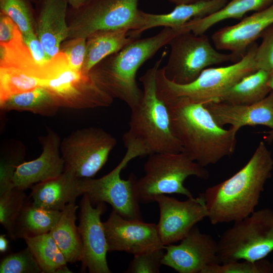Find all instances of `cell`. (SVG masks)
<instances>
[{
  "label": "cell",
  "instance_id": "6da1fadb",
  "mask_svg": "<svg viewBox=\"0 0 273 273\" xmlns=\"http://www.w3.org/2000/svg\"><path fill=\"white\" fill-rule=\"evenodd\" d=\"M272 170L271 152L261 141L244 167L202 193L211 223L235 222L252 213Z\"/></svg>",
  "mask_w": 273,
  "mask_h": 273
},
{
  "label": "cell",
  "instance_id": "7a4b0ae2",
  "mask_svg": "<svg viewBox=\"0 0 273 273\" xmlns=\"http://www.w3.org/2000/svg\"><path fill=\"white\" fill-rule=\"evenodd\" d=\"M164 102L183 152L191 159L205 167L234 153L237 132L218 125L203 104L184 97Z\"/></svg>",
  "mask_w": 273,
  "mask_h": 273
},
{
  "label": "cell",
  "instance_id": "3957f363",
  "mask_svg": "<svg viewBox=\"0 0 273 273\" xmlns=\"http://www.w3.org/2000/svg\"><path fill=\"white\" fill-rule=\"evenodd\" d=\"M181 32L179 28L164 27L153 36L138 38L103 60L90 74L103 90L113 99L125 102L131 109L139 103L143 94L136 81L138 69Z\"/></svg>",
  "mask_w": 273,
  "mask_h": 273
},
{
  "label": "cell",
  "instance_id": "277c9868",
  "mask_svg": "<svg viewBox=\"0 0 273 273\" xmlns=\"http://www.w3.org/2000/svg\"><path fill=\"white\" fill-rule=\"evenodd\" d=\"M166 55V52H163L154 66L140 78L143 87V97L130 109L129 129L122 136L123 143L138 145L145 155L183 152L182 145L172 129L167 106L156 92V73Z\"/></svg>",
  "mask_w": 273,
  "mask_h": 273
},
{
  "label": "cell",
  "instance_id": "5b68a950",
  "mask_svg": "<svg viewBox=\"0 0 273 273\" xmlns=\"http://www.w3.org/2000/svg\"><path fill=\"white\" fill-rule=\"evenodd\" d=\"M257 46L255 42L253 43L241 59L231 65L204 69L194 81L188 84H178L169 80L162 68H159L156 76L158 97L163 102L184 97L204 105L219 102L233 86L257 70L254 61Z\"/></svg>",
  "mask_w": 273,
  "mask_h": 273
},
{
  "label": "cell",
  "instance_id": "8992f818",
  "mask_svg": "<svg viewBox=\"0 0 273 273\" xmlns=\"http://www.w3.org/2000/svg\"><path fill=\"white\" fill-rule=\"evenodd\" d=\"M145 175L135 181L137 197L142 203L154 201L160 195L177 194L194 197L184 186L190 176L207 179V170L185 153H157L149 155L144 166Z\"/></svg>",
  "mask_w": 273,
  "mask_h": 273
},
{
  "label": "cell",
  "instance_id": "52a82bcc",
  "mask_svg": "<svg viewBox=\"0 0 273 273\" xmlns=\"http://www.w3.org/2000/svg\"><path fill=\"white\" fill-rule=\"evenodd\" d=\"M226 230L217 242L220 263L265 258L273 251V210L269 208L252 213Z\"/></svg>",
  "mask_w": 273,
  "mask_h": 273
},
{
  "label": "cell",
  "instance_id": "ba28073f",
  "mask_svg": "<svg viewBox=\"0 0 273 273\" xmlns=\"http://www.w3.org/2000/svg\"><path fill=\"white\" fill-rule=\"evenodd\" d=\"M170 51L165 66V77L178 84L194 81L205 69L228 62H236L230 53H221L212 46L208 37L185 31L169 42Z\"/></svg>",
  "mask_w": 273,
  "mask_h": 273
},
{
  "label": "cell",
  "instance_id": "9c48e42d",
  "mask_svg": "<svg viewBox=\"0 0 273 273\" xmlns=\"http://www.w3.org/2000/svg\"><path fill=\"white\" fill-rule=\"evenodd\" d=\"M125 147V154L115 168L99 178H79V188L82 195L88 196L93 205L107 203L113 210L125 218L142 220L140 201L135 190L136 177L133 173L126 180L120 177L122 170L130 160L142 156V152L133 144Z\"/></svg>",
  "mask_w": 273,
  "mask_h": 273
},
{
  "label": "cell",
  "instance_id": "30bf717a",
  "mask_svg": "<svg viewBox=\"0 0 273 273\" xmlns=\"http://www.w3.org/2000/svg\"><path fill=\"white\" fill-rule=\"evenodd\" d=\"M139 0H90L67 13V39L86 38L101 30L127 28L135 30L141 19Z\"/></svg>",
  "mask_w": 273,
  "mask_h": 273
},
{
  "label": "cell",
  "instance_id": "8fae6325",
  "mask_svg": "<svg viewBox=\"0 0 273 273\" xmlns=\"http://www.w3.org/2000/svg\"><path fill=\"white\" fill-rule=\"evenodd\" d=\"M117 140L102 128L89 127L76 130L61 143L65 169L78 178H93L108 160Z\"/></svg>",
  "mask_w": 273,
  "mask_h": 273
},
{
  "label": "cell",
  "instance_id": "7c38bea8",
  "mask_svg": "<svg viewBox=\"0 0 273 273\" xmlns=\"http://www.w3.org/2000/svg\"><path fill=\"white\" fill-rule=\"evenodd\" d=\"M42 87L53 96L60 107L75 109L110 106L113 101L96 83L90 73L68 66L56 77L46 79Z\"/></svg>",
  "mask_w": 273,
  "mask_h": 273
},
{
  "label": "cell",
  "instance_id": "4fadbf2b",
  "mask_svg": "<svg viewBox=\"0 0 273 273\" xmlns=\"http://www.w3.org/2000/svg\"><path fill=\"white\" fill-rule=\"evenodd\" d=\"M159 208L157 225L164 246L180 241L198 222L207 217V210L202 194L198 197L179 201L166 195L156 197Z\"/></svg>",
  "mask_w": 273,
  "mask_h": 273
},
{
  "label": "cell",
  "instance_id": "5bb4252c",
  "mask_svg": "<svg viewBox=\"0 0 273 273\" xmlns=\"http://www.w3.org/2000/svg\"><path fill=\"white\" fill-rule=\"evenodd\" d=\"M106 209L104 203L94 207L88 196L83 195L80 203L78 232L82 243V269L90 273H110L107 261L109 251L101 216Z\"/></svg>",
  "mask_w": 273,
  "mask_h": 273
},
{
  "label": "cell",
  "instance_id": "9a60e30c",
  "mask_svg": "<svg viewBox=\"0 0 273 273\" xmlns=\"http://www.w3.org/2000/svg\"><path fill=\"white\" fill-rule=\"evenodd\" d=\"M103 225L109 251L134 255L165 247L156 224L125 218L113 210Z\"/></svg>",
  "mask_w": 273,
  "mask_h": 273
},
{
  "label": "cell",
  "instance_id": "2e32d148",
  "mask_svg": "<svg viewBox=\"0 0 273 273\" xmlns=\"http://www.w3.org/2000/svg\"><path fill=\"white\" fill-rule=\"evenodd\" d=\"M164 248L162 264L179 273H202L207 266L220 263L217 242L195 226L179 244Z\"/></svg>",
  "mask_w": 273,
  "mask_h": 273
},
{
  "label": "cell",
  "instance_id": "e0dca14e",
  "mask_svg": "<svg viewBox=\"0 0 273 273\" xmlns=\"http://www.w3.org/2000/svg\"><path fill=\"white\" fill-rule=\"evenodd\" d=\"M273 24V3L267 8L255 12L233 25L222 27L211 36L214 47L231 52L238 61L251 45Z\"/></svg>",
  "mask_w": 273,
  "mask_h": 273
},
{
  "label": "cell",
  "instance_id": "ac0fdd59",
  "mask_svg": "<svg viewBox=\"0 0 273 273\" xmlns=\"http://www.w3.org/2000/svg\"><path fill=\"white\" fill-rule=\"evenodd\" d=\"M42 151L36 159L22 162L16 168L13 177V187L23 190L34 185L55 177L65 169L61 156V140L50 128L46 135L38 138Z\"/></svg>",
  "mask_w": 273,
  "mask_h": 273
},
{
  "label": "cell",
  "instance_id": "d6986e66",
  "mask_svg": "<svg viewBox=\"0 0 273 273\" xmlns=\"http://www.w3.org/2000/svg\"><path fill=\"white\" fill-rule=\"evenodd\" d=\"M204 106L220 126L231 125L236 132L245 126L264 125L270 130L264 141L273 142V92L262 100L250 105H235L224 102H209Z\"/></svg>",
  "mask_w": 273,
  "mask_h": 273
},
{
  "label": "cell",
  "instance_id": "ffe728a7",
  "mask_svg": "<svg viewBox=\"0 0 273 273\" xmlns=\"http://www.w3.org/2000/svg\"><path fill=\"white\" fill-rule=\"evenodd\" d=\"M36 34L49 59L60 52L68 35V0H38Z\"/></svg>",
  "mask_w": 273,
  "mask_h": 273
},
{
  "label": "cell",
  "instance_id": "44dd1931",
  "mask_svg": "<svg viewBox=\"0 0 273 273\" xmlns=\"http://www.w3.org/2000/svg\"><path fill=\"white\" fill-rule=\"evenodd\" d=\"M230 0H209L195 3L176 5L166 14H152L141 11L138 28L129 31V34L139 38L141 33L150 28L163 26L178 28L189 21L201 18L218 11Z\"/></svg>",
  "mask_w": 273,
  "mask_h": 273
},
{
  "label": "cell",
  "instance_id": "7402d4cb",
  "mask_svg": "<svg viewBox=\"0 0 273 273\" xmlns=\"http://www.w3.org/2000/svg\"><path fill=\"white\" fill-rule=\"evenodd\" d=\"M79 178L69 170H64L59 176L32 186L29 196L35 207L62 211L68 204L75 203L82 195L79 188Z\"/></svg>",
  "mask_w": 273,
  "mask_h": 273
},
{
  "label": "cell",
  "instance_id": "603a6c76",
  "mask_svg": "<svg viewBox=\"0 0 273 273\" xmlns=\"http://www.w3.org/2000/svg\"><path fill=\"white\" fill-rule=\"evenodd\" d=\"M127 28L101 30L88 36L82 71L89 74L91 70L106 58L121 50L135 40Z\"/></svg>",
  "mask_w": 273,
  "mask_h": 273
},
{
  "label": "cell",
  "instance_id": "cb8c5ba5",
  "mask_svg": "<svg viewBox=\"0 0 273 273\" xmlns=\"http://www.w3.org/2000/svg\"><path fill=\"white\" fill-rule=\"evenodd\" d=\"M78 208L75 203L67 204L61 211L57 222L49 232L67 262L72 263L82 259V243L75 224Z\"/></svg>",
  "mask_w": 273,
  "mask_h": 273
},
{
  "label": "cell",
  "instance_id": "d4e9b609",
  "mask_svg": "<svg viewBox=\"0 0 273 273\" xmlns=\"http://www.w3.org/2000/svg\"><path fill=\"white\" fill-rule=\"evenodd\" d=\"M273 0H230L218 11L206 17L194 19L179 27L183 31L202 35L216 24L229 19H241L246 13L264 9Z\"/></svg>",
  "mask_w": 273,
  "mask_h": 273
},
{
  "label": "cell",
  "instance_id": "484cf974",
  "mask_svg": "<svg viewBox=\"0 0 273 273\" xmlns=\"http://www.w3.org/2000/svg\"><path fill=\"white\" fill-rule=\"evenodd\" d=\"M271 74L257 70L233 86L222 96L220 102L235 105H250L262 100L271 92L268 84Z\"/></svg>",
  "mask_w": 273,
  "mask_h": 273
},
{
  "label": "cell",
  "instance_id": "4316f807",
  "mask_svg": "<svg viewBox=\"0 0 273 273\" xmlns=\"http://www.w3.org/2000/svg\"><path fill=\"white\" fill-rule=\"evenodd\" d=\"M0 47V66L14 67L41 79H50L51 68L49 61L44 65H41L35 61L24 42L21 32L10 43Z\"/></svg>",
  "mask_w": 273,
  "mask_h": 273
},
{
  "label": "cell",
  "instance_id": "83f0119b",
  "mask_svg": "<svg viewBox=\"0 0 273 273\" xmlns=\"http://www.w3.org/2000/svg\"><path fill=\"white\" fill-rule=\"evenodd\" d=\"M0 107L7 112L28 111L43 116L55 115L60 108L52 94L42 86L13 95L0 103Z\"/></svg>",
  "mask_w": 273,
  "mask_h": 273
},
{
  "label": "cell",
  "instance_id": "f1b7e54d",
  "mask_svg": "<svg viewBox=\"0 0 273 273\" xmlns=\"http://www.w3.org/2000/svg\"><path fill=\"white\" fill-rule=\"evenodd\" d=\"M61 214V211L35 207L28 200L16 223L15 240L49 233Z\"/></svg>",
  "mask_w": 273,
  "mask_h": 273
},
{
  "label": "cell",
  "instance_id": "f546056e",
  "mask_svg": "<svg viewBox=\"0 0 273 273\" xmlns=\"http://www.w3.org/2000/svg\"><path fill=\"white\" fill-rule=\"evenodd\" d=\"M37 261L41 272H71L67 261L50 233L24 239Z\"/></svg>",
  "mask_w": 273,
  "mask_h": 273
},
{
  "label": "cell",
  "instance_id": "4dcf8cb0",
  "mask_svg": "<svg viewBox=\"0 0 273 273\" xmlns=\"http://www.w3.org/2000/svg\"><path fill=\"white\" fill-rule=\"evenodd\" d=\"M44 80L14 67L0 66V103L13 95L42 87Z\"/></svg>",
  "mask_w": 273,
  "mask_h": 273
},
{
  "label": "cell",
  "instance_id": "1f68e13d",
  "mask_svg": "<svg viewBox=\"0 0 273 273\" xmlns=\"http://www.w3.org/2000/svg\"><path fill=\"white\" fill-rule=\"evenodd\" d=\"M28 200L24 190L16 187L0 195V223L12 240H15L16 223Z\"/></svg>",
  "mask_w": 273,
  "mask_h": 273
},
{
  "label": "cell",
  "instance_id": "d6a6232c",
  "mask_svg": "<svg viewBox=\"0 0 273 273\" xmlns=\"http://www.w3.org/2000/svg\"><path fill=\"white\" fill-rule=\"evenodd\" d=\"M30 0H0V12L17 25L22 35L36 33V17Z\"/></svg>",
  "mask_w": 273,
  "mask_h": 273
},
{
  "label": "cell",
  "instance_id": "836d02e7",
  "mask_svg": "<svg viewBox=\"0 0 273 273\" xmlns=\"http://www.w3.org/2000/svg\"><path fill=\"white\" fill-rule=\"evenodd\" d=\"M1 273H39L41 270L28 247L10 253L0 263Z\"/></svg>",
  "mask_w": 273,
  "mask_h": 273
},
{
  "label": "cell",
  "instance_id": "e575fe53",
  "mask_svg": "<svg viewBox=\"0 0 273 273\" xmlns=\"http://www.w3.org/2000/svg\"><path fill=\"white\" fill-rule=\"evenodd\" d=\"M243 260L210 265L202 273H270V262L265 258L256 261Z\"/></svg>",
  "mask_w": 273,
  "mask_h": 273
},
{
  "label": "cell",
  "instance_id": "d590c367",
  "mask_svg": "<svg viewBox=\"0 0 273 273\" xmlns=\"http://www.w3.org/2000/svg\"><path fill=\"white\" fill-rule=\"evenodd\" d=\"M165 248L134 255L126 272L158 273L162 264V260L165 254Z\"/></svg>",
  "mask_w": 273,
  "mask_h": 273
},
{
  "label": "cell",
  "instance_id": "8d00e7d4",
  "mask_svg": "<svg viewBox=\"0 0 273 273\" xmlns=\"http://www.w3.org/2000/svg\"><path fill=\"white\" fill-rule=\"evenodd\" d=\"M261 43L257 46L254 61L257 70L273 74V24L261 34Z\"/></svg>",
  "mask_w": 273,
  "mask_h": 273
},
{
  "label": "cell",
  "instance_id": "74e56055",
  "mask_svg": "<svg viewBox=\"0 0 273 273\" xmlns=\"http://www.w3.org/2000/svg\"><path fill=\"white\" fill-rule=\"evenodd\" d=\"M86 38L76 37L67 39L61 44L60 51L67 57L69 67L81 71L86 53Z\"/></svg>",
  "mask_w": 273,
  "mask_h": 273
},
{
  "label": "cell",
  "instance_id": "f35d334b",
  "mask_svg": "<svg viewBox=\"0 0 273 273\" xmlns=\"http://www.w3.org/2000/svg\"><path fill=\"white\" fill-rule=\"evenodd\" d=\"M19 159L1 158L0 162V195L13 188V177Z\"/></svg>",
  "mask_w": 273,
  "mask_h": 273
},
{
  "label": "cell",
  "instance_id": "ab89813d",
  "mask_svg": "<svg viewBox=\"0 0 273 273\" xmlns=\"http://www.w3.org/2000/svg\"><path fill=\"white\" fill-rule=\"evenodd\" d=\"M20 32L14 21L8 16L0 12V46L10 43Z\"/></svg>",
  "mask_w": 273,
  "mask_h": 273
},
{
  "label": "cell",
  "instance_id": "60d3db41",
  "mask_svg": "<svg viewBox=\"0 0 273 273\" xmlns=\"http://www.w3.org/2000/svg\"><path fill=\"white\" fill-rule=\"evenodd\" d=\"M24 42L29 49L35 61L41 65L46 64L49 59L36 33L22 35Z\"/></svg>",
  "mask_w": 273,
  "mask_h": 273
},
{
  "label": "cell",
  "instance_id": "b9f144b4",
  "mask_svg": "<svg viewBox=\"0 0 273 273\" xmlns=\"http://www.w3.org/2000/svg\"><path fill=\"white\" fill-rule=\"evenodd\" d=\"M90 0H68L69 7L73 9L79 8L86 4Z\"/></svg>",
  "mask_w": 273,
  "mask_h": 273
},
{
  "label": "cell",
  "instance_id": "7bdbcfd3",
  "mask_svg": "<svg viewBox=\"0 0 273 273\" xmlns=\"http://www.w3.org/2000/svg\"><path fill=\"white\" fill-rule=\"evenodd\" d=\"M9 248V241L5 235L0 236V252L1 253H5Z\"/></svg>",
  "mask_w": 273,
  "mask_h": 273
},
{
  "label": "cell",
  "instance_id": "ee69618b",
  "mask_svg": "<svg viewBox=\"0 0 273 273\" xmlns=\"http://www.w3.org/2000/svg\"><path fill=\"white\" fill-rule=\"evenodd\" d=\"M207 1L209 0H168L169 3L174 4L175 6L181 4L195 3Z\"/></svg>",
  "mask_w": 273,
  "mask_h": 273
},
{
  "label": "cell",
  "instance_id": "f6af8a7d",
  "mask_svg": "<svg viewBox=\"0 0 273 273\" xmlns=\"http://www.w3.org/2000/svg\"><path fill=\"white\" fill-rule=\"evenodd\" d=\"M268 84L271 88V91L273 92V74H271Z\"/></svg>",
  "mask_w": 273,
  "mask_h": 273
},
{
  "label": "cell",
  "instance_id": "bcb514c9",
  "mask_svg": "<svg viewBox=\"0 0 273 273\" xmlns=\"http://www.w3.org/2000/svg\"><path fill=\"white\" fill-rule=\"evenodd\" d=\"M270 273H273V260L270 262Z\"/></svg>",
  "mask_w": 273,
  "mask_h": 273
},
{
  "label": "cell",
  "instance_id": "7dc6e473",
  "mask_svg": "<svg viewBox=\"0 0 273 273\" xmlns=\"http://www.w3.org/2000/svg\"><path fill=\"white\" fill-rule=\"evenodd\" d=\"M31 2L37 3L38 0H30Z\"/></svg>",
  "mask_w": 273,
  "mask_h": 273
}]
</instances>
